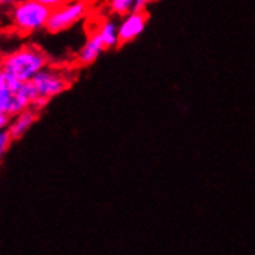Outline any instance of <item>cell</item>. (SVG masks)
<instances>
[{
  "label": "cell",
  "mask_w": 255,
  "mask_h": 255,
  "mask_svg": "<svg viewBox=\"0 0 255 255\" xmlns=\"http://www.w3.org/2000/svg\"><path fill=\"white\" fill-rule=\"evenodd\" d=\"M51 11L53 9L43 5L40 0H20L11 11L12 26L22 34L39 31L47 26Z\"/></svg>",
  "instance_id": "cell-2"
},
{
  "label": "cell",
  "mask_w": 255,
  "mask_h": 255,
  "mask_svg": "<svg viewBox=\"0 0 255 255\" xmlns=\"http://www.w3.org/2000/svg\"><path fill=\"white\" fill-rule=\"evenodd\" d=\"M14 139L11 138V134L8 130H3V131H0V159H2V156L6 153V150L9 148L11 142Z\"/></svg>",
  "instance_id": "cell-11"
},
{
  "label": "cell",
  "mask_w": 255,
  "mask_h": 255,
  "mask_svg": "<svg viewBox=\"0 0 255 255\" xmlns=\"http://www.w3.org/2000/svg\"><path fill=\"white\" fill-rule=\"evenodd\" d=\"M148 22L147 11H131L123 17L119 23V47L133 42L138 36L142 34L145 25Z\"/></svg>",
  "instance_id": "cell-5"
},
{
  "label": "cell",
  "mask_w": 255,
  "mask_h": 255,
  "mask_svg": "<svg viewBox=\"0 0 255 255\" xmlns=\"http://www.w3.org/2000/svg\"><path fill=\"white\" fill-rule=\"evenodd\" d=\"M134 0H109V9L118 17H124L133 11Z\"/></svg>",
  "instance_id": "cell-9"
},
{
  "label": "cell",
  "mask_w": 255,
  "mask_h": 255,
  "mask_svg": "<svg viewBox=\"0 0 255 255\" xmlns=\"http://www.w3.org/2000/svg\"><path fill=\"white\" fill-rule=\"evenodd\" d=\"M104 51H107L106 43H104V40L99 36V33L95 31L81 47V50L78 53V62L81 65H92V64H95L98 61V57Z\"/></svg>",
  "instance_id": "cell-7"
},
{
  "label": "cell",
  "mask_w": 255,
  "mask_h": 255,
  "mask_svg": "<svg viewBox=\"0 0 255 255\" xmlns=\"http://www.w3.org/2000/svg\"><path fill=\"white\" fill-rule=\"evenodd\" d=\"M88 11V6L84 0H73V2H65L64 5L57 6L51 11L50 19L47 22V29L48 33H62L65 29L71 28L74 23H78L85 17Z\"/></svg>",
  "instance_id": "cell-3"
},
{
  "label": "cell",
  "mask_w": 255,
  "mask_h": 255,
  "mask_svg": "<svg viewBox=\"0 0 255 255\" xmlns=\"http://www.w3.org/2000/svg\"><path fill=\"white\" fill-rule=\"evenodd\" d=\"M20 0H0V6H14L17 5Z\"/></svg>",
  "instance_id": "cell-15"
},
{
  "label": "cell",
  "mask_w": 255,
  "mask_h": 255,
  "mask_svg": "<svg viewBox=\"0 0 255 255\" xmlns=\"http://www.w3.org/2000/svg\"><path fill=\"white\" fill-rule=\"evenodd\" d=\"M153 2H155V0H134L133 11H147V8Z\"/></svg>",
  "instance_id": "cell-12"
},
{
  "label": "cell",
  "mask_w": 255,
  "mask_h": 255,
  "mask_svg": "<svg viewBox=\"0 0 255 255\" xmlns=\"http://www.w3.org/2000/svg\"><path fill=\"white\" fill-rule=\"evenodd\" d=\"M40 2H42L43 5H47L48 8L54 9V8H57V6L64 5V3L67 2V0H40Z\"/></svg>",
  "instance_id": "cell-14"
},
{
  "label": "cell",
  "mask_w": 255,
  "mask_h": 255,
  "mask_svg": "<svg viewBox=\"0 0 255 255\" xmlns=\"http://www.w3.org/2000/svg\"><path fill=\"white\" fill-rule=\"evenodd\" d=\"M33 84L37 90L40 99L50 101L54 96L64 93L65 90L70 87V81L62 71L45 67L42 71H39L33 78Z\"/></svg>",
  "instance_id": "cell-4"
},
{
  "label": "cell",
  "mask_w": 255,
  "mask_h": 255,
  "mask_svg": "<svg viewBox=\"0 0 255 255\" xmlns=\"http://www.w3.org/2000/svg\"><path fill=\"white\" fill-rule=\"evenodd\" d=\"M96 31L102 37L107 50L119 48V23H116L113 19L104 20Z\"/></svg>",
  "instance_id": "cell-8"
},
{
  "label": "cell",
  "mask_w": 255,
  "mask_h": 255,
  "mask_svg": "<svg viewBox=\"0 0 255 255\" xmlns=\"http://www.w3.org/2000/svg\"><path fill=\"white\" fill-rule=\"evenodd\" d=\"M0 73H2V62H0Z\"/></svg>",
  "instance_id": "cell-16"
},
{
  "label": "cell",
  "mask_w": 255,
  "mask_h": 255,
  "mask_svg": "<svg viewBox=\"0 0 255 255\" xmlns=\"http://www.w3.org/2000/svg\"><path fill=\"white\" fill-rule=\"evenodd\" d=\"M2 71L11 74L19 81H33V78L45 67H48V59L37 47L25 45L17 50L0 57Z\"/></svg>",
  "instance_id": "cell-1"
},
{
  "label": "cell",
  "mask_w": 255,
  "mask_h": 255,
  "mask_svg": "<svg viewBox=\"0 0 255 255\" xmlns=\"http://www.w3.org/2000/svg\"><path fill=\"white\" fill-rule=\"evenodd\" d=\"M11 102H12V93H11V90L6 88L5 85L0 84V112L9 115Z\"/></svg>",
  "instance_id": "cell-10"
},
{
  "label": "cell",
  "mask_w": 255,
  "mask_h": 255,
  "mask_svg": "<svg viewBox=\"0 0 255 255\" xmlns=\"http://www.w3.org/2000/svg\"><path fill=\"white\" fill-rule=\"evenodd\" d=\"M37 118H39V110L34 107H29V109H26L17 115H14L9 126H8V131L11 134V138L12 139L22 138L23 134L34 126Z\"/></svg>",
  "instance_id": "cell-6"
},
{
  "label": "cell",
  "mask_w": 255,
  "mask_h": 255,
  "mask_svg": "<svg viewBox=\"0 0 255 255\" xmlns=\"http://www.w3.org/2000/svg\"><path fill=\"white\" fill-rule=\"evenodd\" d=\"M11 123V116L8 113H3V112H0V131H3V130H8V126Z\"/></svg>",
  "instance_id": "cell-13"
}]
</instances>
